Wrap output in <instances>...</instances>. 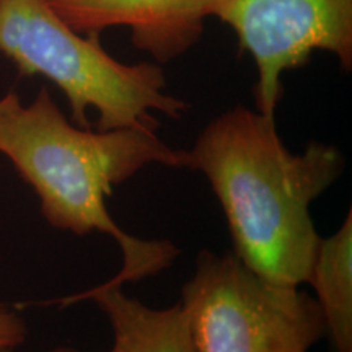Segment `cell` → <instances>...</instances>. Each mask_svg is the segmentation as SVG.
Returning a JSON list of instances; mask_svg holds the SVG:
<instances>
[{
    "instance_id": "obj_1",
    "label": "cell",
    "mask_w": 352,
    "mask_h": 352,
    "mask_svg": "<svg viewBox=\"0 0 352 352\" xmlns=\"http://www.w3.org/2000/svg\"><path fill=\"white\" fill-rule=\"evenodd\" d=\"M344 166L334 145L310 142L290 152L274 118L246 107L210 121L186 151V168L208 178L222 206L233 253L258 274L287 285L308 280L321 240L310 208Z\"/></svg>"
},
{
    "instance_id": "obj_2",
    "label": "cell",
    "mask_w": 352,
    "mask_h": 352,
    "mask_svg": "<svg viewBox=\"0 0 352 352\" xmlns=\"http://www.w3.org/2000/svg\"><path fill=\"white\" fill-rule=\"evenodd\" d=\"M0 153L36 192L51 227L78 236L100 232L116 240L122 266L104 283L124 285L153 277L179 254L168 240L129 235L107 206L113 188L145 166L186 168V151L171 148L155 131H91L69 121L46 88L30 104L10 91L0 98Z\"/></svg>"
},
{
    "instance_id": "obj_3",
    "label": "cell",
    "mask_w": 352,
    "mask_h": 352,
    "mask_svg": "<svg viewBox=\"0 0 352 352\" xmlns=\"http://www.w3.org/2000/svg\"><path fill=\"white\" fill-rule=\"evenodd\" d=\"M0 54L23 76H43L65 95L74 124L96 131H157L153 113L179 120L188 104L166 91L165 74L151 63L122 64L98 38L72 30L46 0H0Z\"/></svg>"
},
{
    "instance_id": "obj_4",
    "label": "cell",
    "mask_w": 352,
    "mask_h": 352,
    "mask_svg": "<svg viewBox=\"0 0 352 352\" xmlns=\"http://www.w3.org/2000/svg\"><path fill=\"white\" fill-rule=\"evenodd\" d=\"M179 307L196 352H310L327 336L315 297L266 279L233 252L201 250Z\"/></svg>"
},
{
    "instance_id": "obj_5",
    "label": "cell",
    "mask_w": 352,
    "mask_h": 352,
    "mask_svg": "<svg viewBox=\"0 0 352 352\" xmlns=\"http://www.w3.org/2000/svg\"><path fill=\"white\" fill-rule=\"evenodd\" d=\"M214 16L232 26L258 69L256 109L274 118L283 76L315 51L352 65V0H220Z\"/></svg>"
},
{
    "instance_id": "obj_6",
    "label": "cell",
    "mask_w": 352,
    "mask_h": 352,
    "mask_svg": "<svg viewBox=\"0 0 352 352\" xmlns=\"http://www.w3.org/2000/svg\"><path fill=\"white\" fill-rule=\"evenodd\" d=\"M220 0H46L70 28L98 38L108 28L131 30L135 47L170 63L199 41Z\"/></svg>"
},
{
    "instance_id": "obj_7",
    "label": "cell",
    "mask_w": 352,
    "mask_h": 352,
    "mask_svg": "<svg viewBox=\"0 0 352 352\" xmlns=\"http://www.w3.org/2000/svg\"><path fill=\"white\" fill-rule=\"evenodd\" d=\"M95 300L113 331L109 352H196L186 318L179 307H147L122 292V285L101 283L98 287L65 298Z\"/></svg>"
},
{
    "instance_id": "obj_8",
    "label": "cell",
    "mask_w": 352,
    "mask_h": 352,
    "mask_svg": "<svg viewBox=\"0 0 352 352\" xmlns=\"http://www.w3.org/2000/svg\"><path fill=\"white\" fill-rule=\"evenodd\" d=\"M308 284L324 320L334 352H352V212L328 239H321Z\"/></svg>"
},
{
    "instance_id": "obj_9",
    "label": "cell",
    "mask_w": 352,
    "mask_h": 352,
    "mask_svg": "<svg viewBox=\"0 0 352 352\" xmlns=\"http://www.w3.org/2000/svg\"><path fill=\"white\" fill-rule=\"evenodd\" d=\"M28 328L15 308L0 302V352H16L26 341Z\"/></svg>"
},
{
    "instance_id": "obj_10",
    "label": "cell",
    "mask_w": 352,
    "mask_h": 352,
    "mask_svg": "<svg viewBox=\"0 0 352 352\" xmlns=\"http://www.w3.org/2000/svg\"><path fill=\"white\" fill-rule=\"evenodd\" d=\"M43 352H80L76 347L72 346H56V347H51V349L47 351H43Z\"/></svg>"
}]
</instances>
